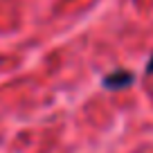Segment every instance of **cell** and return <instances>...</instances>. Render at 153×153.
I'll use <instances>...</instances> for the list:
<instances>
[{
	"label": "cell",
	"instance_id": "cell-1",
	"mask_svg": "<svg viewBox=\"0 0 153 153\" xmlns=\"http://www.w3.org/2000/svg\"><path fill=\"white\" fill-rule=\"evenodd\" d=\"M133 72L128 70H115L110 72V74L104 76V88H108V90H117V88H126L133 83Z\"/></svg>",
	"mask_w": 153,
	"mask_h": 153
},
{
	"label": "cell",
	"instance_id": "cell-2",
	"mask_svg": "<svg viewBox=\"0 0 153 153\" xmlns=\"http://www.w3.org/2000/svg\"><path fill=\"white\" fill-rule=\"evenodd\" d=\"M146 74H153V54H151V59H149V63H146Z\"/></svg>",
	"mask_w": 153,
	"mask_h": 153
}]
</instances>
